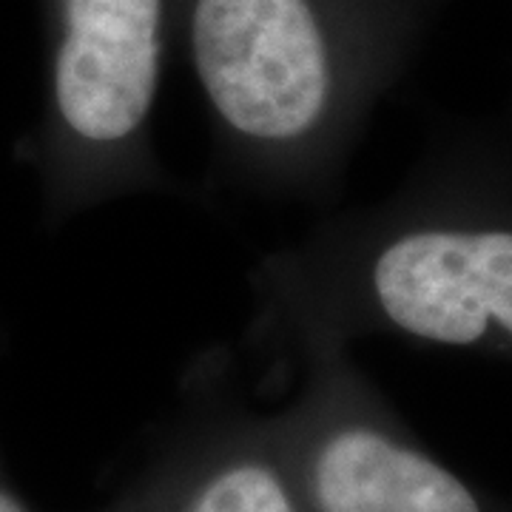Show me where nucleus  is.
<instances>
[{
	"label": "nucleus",
	"mask_w": 512,
	"mask_h": 512,
	"mask_svg": "<svg viewBox=\"0 0 512 512\" xmlns=\"http://www.w3.org/2000/svg\"><path fill=\"white\" fill-rule=\"evenodd\" d=\"M276 359L387 336L512 362V137L430 151L390 197L319 222L254 271Z\"/></svg>",
	"instance_id": "obj_1"
},
{
	"label": "nucleus",
	"mask_w": 512,
	"mask_h": 512,
	"mask_svg": "<svg viewBox=\"0 0 512 512\" xmlns=\"http://www.w3.org/2000/svg\"><path fill=\"white\" fill-rule=\"evenodd\" d=\"M444 3L168 0L225 180L291 200L328 194Z\"/></svg>",
	"instance_id": "obj_2"
},
{
	"label": "nucleus",
	"mask_w": 512,
	"mask_h": 512,
	"mask_svg": "<svg viewBox=\"0 0 512 512\" xmlns=\"http://www.w3.org/2000/svg\"><path fill=\"white\" fill-rule=\"evenodd\" d=\"M46 97L29 140L49 222L165 188L154 106L171 43L168 0H43Z\"/></svg>",
	"instance_id": "obj_3"
},
{
	"label": "nucleus",
	"mask_w": 512,
	"mask_h": 512,
	"mask_svg": "<svg viewBox=\"0 0 512 512\" xmlns=\"http://www.w3.org/2000/svg\"><path fill=\"white\" fill-rule=\"evenodd\" d=\"M302 384L274 421L308 512H512L441 461L350 350L302 356Z\"/></svg>",
	"instance_id": "obj_4"
},
{
	"label": "nucleus",
	"mask_w": 512,
	"mask_h": 512,
	"mask_svg": "<svg viewBox=\"0 0 512 512\" xmlns=\"http://www.w3.org/2000/svg\"><path fill=\"white\" fill-rule=\"evenodd\" d=\"M137 512H308L276 430L205 359L185 379L180 413L126 487Z\"/></svg>",
	"instance_id": "obj_5"
},
{
	"label": "nucleus",
	"mask_w": 512,
	"mask_h": 512,
	"mask_svg": "<svg viewBox=\"0 0 512 512\" xmlns=\"http://www.w3.org/2000/svg\"><path fill=\"white\" fill-rule=\"evenodd\" d=\"M0 512H35L32 504L23 498V493L18 490L15 478L6 467V458H3V450H0Z\"/></svg>",
	"instance_id": "obj_6"
},
{
	"label": "nucleus",
	"mask_w": 512,
	"mask_h": 512,
	"mask_svg": "<svg viewBox=\"0 0 512 512\" xmlns=\"http://www.w3.org/2000/svg\"><path fill=\"white\" fill-rule=\"evenodd\" d=\"M100 512H137V507H134V501L126 495V490H123V493L117 495L111 504H106Z\"/></svg>",
	"instance_id": "obj_7"
}]
</instances>
